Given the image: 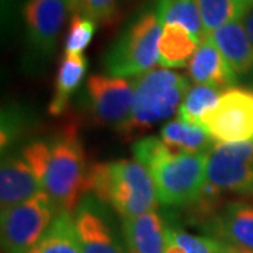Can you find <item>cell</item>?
Here are the masks:
<instances>
[{
  "mask_svg": "<svg viewBox=\"0 0 253 253\" xmlns=\"http://www.w3.org/2000/svg\"><path fill=\"white\" fill-rule=\"evenodd\" d=\"M73 219L82 253H126L107 222L103 208L94 199L82 200Z\"/></svg>",
  "mask_w": 253,
  "mask_h": 253,
  "instance_id": "cell-11",
  "label": "cell"
},
{
  "mask_svg": "<svg viewBox=\"0 0 253 253\" xmlns=\"http://www.w3.org/2000/svg\"><path fill=\"white\" fill-rule=\"evenodd\" d=\"M68 3H69V7H71V13H76L78 11V3H79V0H68Z\"/></svg>",
  "mask_w": 253,
  "mask_h": 253,
  "instance_id": "cell-30",
  "label": "cell"
},
{
  "mask_svg": "<svg viewBox=\"0 0 253 253\" xmlns=\"http://www.w3.org/2000/svg\"><path fill=\"white\" fill-rule=\"evenodd\" d=\"M241 21H242L245 30H246V33H248V36H249L253 44V3L246 6L244 14L241 17Z\"/></svg>",
  "mask_w": 253,
  "mask_h": 253,
  "instance_id": "cell-28",
  "label": "cell"
},
{
  "mask_svg": "<svg viewBox=\"0 0 253 253\" xmlns=\"http://www.w3.org/2000/svg\"><path fill=\"white\" fill-rule=\"evenodd\" d=\"M68 13V0H27L23 14L31 51L38 56L52 54Z\"/></svg>",
  "mask_w": 253,
  "mask_h": 253,
  "instance_id": "cell-10",
  "label": "cell"
},
{
  "mask_svg": "<svg viewBox=\"0 0 253 253\" xmlns=\"http://www.w3.org/2000/svg\"><path fill=\"white\" fill-rule=\"evenodd\" d=\"M169 152L170 149L163 144L162 139L155 138V136L142 138L132 145V154H134L135 161L144 165L146 169H149L158 159H161Z\"/></svg>",
  "mask_w": 253,
  "mask_h": 253,
  "instance_id": "cell-26",
  "label": "cell"
},
{
  "mask_svg": "<svg viewBox=\"0 0 253 253\" xmlns=\"http://www.w3.org/2000/svg\"><path fill=\"white\" fill-rule=\"evenodd\" d=\"M86 69L87 59L83 54H65L56 75L54 97L49 104V113L52 116H59L66 110L72 93L84 78Z\"/></svg>",
  "mask_w": 253,
  "mask_h": 253,
  "instance_id": "cell-19",
  "label": "cell"
},
{
  "mask_svg": "<svg viewBox=\"0 0 253 253\" xmlns=\"http://www.w3.org/2000/svg\"><path fill=\"white\" fill-rule=\"evenodd\" d=\"M28 253H82L72 214L58 212L45 234Z\"/></svg>",
  "mask_w": 253,
  "mask_h": 253,
  "instance_id": "cell-20",
  "label": "cell"
},
{
  "mask_svg": "<svg viewBox=\"0 0 253 253\" xmlns=\"http://www.w3.org/2000/svg\"><path fill=\"white\" fill-rule=\"evenodd\" d=\"M187 71L191 81L197 84H208L221 91L229 90L238 83V76L208 34L200 41L187 65Z\"/></svg>",
  "mask_w": 253,
  "mask_h": 253,
  "instance_id": "cell-12",
  "label": "cell"
},
{
  "mask_svg": "<svg viewBox=\"0 0 253 253\" xmlns=\"http://www.w3.org/2000/svg\"><path fill=\"white\" fill-rule=\"evenodd\" d=\"M211 238L224 245L253 251V204L234 201L210 224Z\"/></svg>",
  "mask_w": 253,
  "mask_h": 253,
  "instance_id": "cell-13",
  "label": "cell"
},
{
  "mask_svg": "<svg viewBox=\"0 0 253 253\" xmlns=\"http://www.w3.org/2000/svg\"><path fill=\"white\" fill-rule=\"evenodd\" d=\"M41 183L23 156H6L0 168L1 210L24 203L38 194Z\"/></svg>",
  "mask_w": 253,
  "mask_h": 253,
  "instance_id": "cell-14",
  "label": "cell"
},
{
  "mask_svg": "<svg viewBox=\"0 0 253 253\" xmlns=\"http://www.w3.org/2000/svg\"><path fill=\"white\" fill-rule=\"evenodd\" d=\"M246 1V4H251V3H253V0H245Z\"/></svg>",
  "mask_w": 253,
  "mask_h": 253,
  "instance_id": "cell-31",
  "label": "cell"
},
{
  "mask_svg": "<svg viewBox=\"0 0 253 253\" xmlns=\"http://www.w3.org/2000/svg\"><path fill=\"white\" fill-rule=\"evenodd\" d=\"M201 126L222 144L253 139V91L232 87L201 117Z\"/></svg>",
  "mask_w": 253,
  "mask_h": 253,
  "instance_id": "cell-8",
  "label": "cell"
},
{
  "mask_svg": "<svg viewBox=\"0 0 253 253\" xmlns=\"http://www.w3.org/2000/svg\"><path fill=\"white\" fill-rule=\"evenodd\" d=\"M219 193L253 197V139L215 144L210 151L203 196Z\"/></svg>",
  "mask_w": 253,
  "mask_h": 253,
  "instance_id": "cell-7",
  "label": "cell"
},
{
  "mask_svg": "<svg viewBox=\"0 0 253 253\" xmlns=\"http://www.w3.org/2000/svg\"><path fill=\"white\" fill-rule=\"evenodd\" d=\"M166 242L177 245L184 253H222L224 245L211 236L191 235L179 228H166Z\"/></svg>",
  "mask_w": 253,
  "mask_h": 253,
  "instance_id": "cell-24",
  "label": "cell"
},
{
  "mask_svg": "<svg viewBox=\"0 0 253 253\" xmlns=\"http://www.w3.org/2000/svg\"><path fill=\"white\" fill-rule=\"evenodd\" d=\"M158 3L163 24H180L200 40L207 36L196 0H158Z\"/></svg>",
  "mask_w": 253,
  "mask_h": 253,
  "instance_id": "cell-22",
  "label": "cell"
},
{
  "mask_svg": "<svg viewBox=\"0 0 253 253\" xmlns=\"http://www.w3.org/2000/svg\"><path fill=\"white\" fill-rule=\"evenodd\" d=\"M116 7L117 0H79L76 13L84 14L96 23H109L116 14Z\"/></svg>",
  "mask_w": 253,
  "mask_h": 253,
  "instance_id": "cell-27",
  "label": "cell"
},
{
  "mask_svg": "<svg viewBox=\"0 0 253 253\" xmlns=\"http://www.w3.org/2000/svg\"><path fill=\"white\" fill-rule=\"evenodd\" d=\"M45 191L24 203L1 210V246L6 253H28L58 214Z\"/></svg>",
  "mask_w": 253,
  "mask_h": 253,
  "instance_id": "cell-6",
  "label": "cell"
},
{
  "mask_svg": "<svg viewBox=\"0 0 253 253\" xmlns=\"http://www.w3.org/2000/svg\"><path fill=\"white\" fill-rule=\"evenodd\" d=\"M208 36L238 78H253V44L241 20L231 21Z\"/></svg>",
  "mask_w": 253,
  "mask_h": 253,
  "instance_id": "cell-15",
  "label": "cell"
},
{
  "mask_svg": "<svg viewBox=\"0 0 253 253\" xmlns=\"http://www.w3.org/2000/svg\"><path fill=\"white\" fill-rule=\"evenodd\" d=\"M89 191L123 218L154 211L158 194L149 170L136 161H114L89 169Z\"/></svg>",
  "mask_w": 253,
  "mask_h": 253,
  "instance_id": "cell-2",
  "label": "cell"
},
{
  "mask_svg": "<svg viewBox=\"0 0 253 253\" xmlns=\"http://www.w3.org/2000/svg\"><path fill=\"white\" fill-rule=\"evenodd\" d=\"M200 41L180 24H163L159 40V63L168 69L189 65Z\"/></svg>",
  "mask_w": 253,
  "mask_h": 253,
  "instance_id": "cell-18",
  "label": "cell"
},
{
  "mask_svg": "<svg viewBox=\"0 0 253 253\" xmlns=\"http://www.w3.org/2000/svg\"><path fill=\"white\" fill-rule=\"evenodd\" d=\"M96 33V21L90 17L76 13L71 20V26L65 38V54H82L90 44Z\"/></svg>",
  "mask_w": 253,
  "mask_h": 253,
  "instance_id": "cell-25",
  "label": "cell"
},
{
  "mask_svg": "<svg viewBox=\"0 0 253 253\" xmlns=\"http://www.w3.org/2000/svg\"><path fill=\"white\" fill-rule=\"evenodd\" d=\"M132 114L118 132L126 138L144 132L156 123L172 117L179 111L190 89L189 79L168 68H152L132 78Z\"/></svg>",
  "mask_w": 253,
  "mask_h": 253,
  "instance_id": "cell-3",
  "label": "cell"
},
{
  "mask_svg": "<svg viewBox=\"0 0 253 253\" xmlns=\"http://www.w3.org/2000/svg\"><path fill=\"white\" fill-rule=\"evenodd\" d=\"M222 253H253V251L244 249V248H238V246H232V245H224Z\"/></svg>",
  "mask_w": 253,
  "mask_h": 253,
  "instance_id": "cell-29",
  "label": "cell"
},
{
  "mask_svg": "<svg viewBox=\"0 0 253 253\" xmlns=\"http://www.w3.org/2000/svg\"><path fill=\"white\" fill-rule=\"evenodd\" d=\"M196 3L206 34H211L231 21L241 20L248 6L245 0H196Z\"/></svg>",
  "mask_w": 253,
  "mask_h": 253,
  "instance_id": "cell-21",
  "label": "cell"
},
{
  "mask_svg": "<svg viewBox=\"0 0 253 253\" xmlns=\"http://www.w3.org/2000/svg\"><path fill=\"white\" fill-rule=\"evenodd\" d=\"M221 94V90L208 84H196L190 87L177 111L179 120L191 126H203L201 117L217 104Z\"/></svg>",
  "mask_w": 253,
  "mask_h": 253,
  "instance_id": "cell-23",
  "label": "cell"
},
{
  "mask_svg": "<svg viewBox=\"0 0 253 253\" xmlns=\"http://www.w3.org/2000/svg\"><path fill=\"white\" fill-rule=\"evenodd\" d=\"M86 93L91 111L101 123L123 129L132 114L134 83L132 79L91 75L86 82Z\"/></svg>",
  "mask_w": 253,
  "mask_h": 253,
  "instance_id": "cell-9",
  "label": "cell"
},
{
  "mask_svg": "<svg viewBox=\"0 0 253 253\" xmlns=\"http://www.w3.org/2000/svg\"><path fill=\"white\" fill-rule=\"evenodd\" d=\"M208 154H166L148 169L158 201L168 207H186L203 197Z\"/></svg>",
  "mask_w": 253,
  "mask_h": 253,
  "instance_id": "cell-5",
  "label": "cell"
},
{
  "mask_svg": "<svg viewBox=\"0 0 253 253\" xmlns=\"http://www.w3.org/2000/svg\"><path fill=\"white\" fill-rule=\"evenodd\" d=\"M23 158L58 211L73 215L89 191L90 169L76 134L68 132L52 141L31 142L24 148Z\"/></svg>",
  "mask_w": 253,
  "mask_h": 253,
  "instance_id": "cell-1",
  "label": "cell"
},
{
  "mask_svg": "<svg viewBox=\"0 0 253 253\" xmlns=\"http://www.w3.org/2000/svg\"><path fill=\"white\" fill-rule=\"evenodd\" d=\"M126 253H165L166 226L158 211L123 218Z\"/></svg>",
  "mask_w": 253,
  "mask_h": 253,
  "instance_id": "cell-16",
  "label": "cell"
},
{
  "mask_svg": "<svg viewBox=\"0 0 253 253\" xmlns=\"http://www.w3.org/2000/svg\"><path fill=\"white\" fill-rule=\"evenodd\" d=\"M161 139L172 154H210L215 145L204 126H191L179 118L163 126Z\"/></svg>",
  "mask_w": 253,
  "mask_h": 253,
  "instance_id": "cell-17",
  "label": "cell"
},
{
  "mask_svg": "<svg viewBox=\"0 0 253 253\" xmlns=\"http://www.w3.org/2000/svg\"><path fill=\"white\" fill-rule=\"evenodd\" d=\"M163 18L158 0L141 11L110 46L104 68L110 76L135 78L159 63Z\"/></svg>",
  "mask_w": 253,
  "mask_h": 253,
  "instance_id": "cell-4",
  "label": "cell"
}]
</instances>
